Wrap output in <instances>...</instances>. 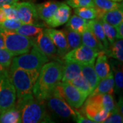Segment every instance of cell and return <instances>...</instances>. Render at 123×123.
<instances>
[{
	"mask_svg": "<svg viewBox=\"0 0 123 123\" xmlns=\"http://www.w3.org/2000/svg\"><path fill=\"white\" fill-rule=\"evenodd\" d=\"M110 66L112 69L114 79V91L116 94L122 93L123 88V71L122 62L111 60Z\"/></svg>",
	"mask_w": 123,
	"mask_h": 123,
	"instance_id": "d6986e66",
	"label": "cell"
},
{
	"mask_svg": "<svg viewBox=\"0 0 123 123\" xmlns=\"http://www.w3.org/2000/svg\"><path fill=\"white\" fill-rule=\"evenodd\" d=\"M82 105V109L79 110L81 113L94 123H103L111 114V112L103 109L88 97Z\"/></svg>",
	"mask_w": 123,
	"mask_h": 123,
	"instance_id": "30bf717a",
	"label": "cell"
},
{
	"mask_svg": "<svg viewBox=\"0 0 123 123\" xmlns=\"http://www.w3.org/2000/svg\"><path fill=\"white\" fill-rule=\"evenodd\" d=\"M96 64L94 65V70L99 79L105 77L111 72V66L108 60V56L104 51H101L98 53Z\"/></svg>",
	"mask_w": 123,
	"mask_h": 123,
	"instance_id": "2e32d148",
	"label": "cell"
},
{
	"mask_svg": "<svg viewBox=\"0 0 123 123\" xmlns=\"http://www.w3.org/2000/svg\"><path fill=\"white\" fill-rule=\"evenodd\" d=\"M0 7H1L3 10L4 11L7 18H18V19L17 9L13 4H6L0 6Z\"/></svg>",
	"mask_w": 123,
	"mask_h": 123,
	"instance_id": "8d00e7d4",
	"label": "cell"
},
{
	"mask_svg": "<svg viewBox=\"0 0 123 123\" xmlns=\"http://www.w3.org/2000/svg\"><path fill=\"white\" fill-rule=\"evenodd\" d=\"M15 106L23 123H52L44 101L38 100L33 94L17 99Z\"/></svg>",
	"mask_w": 123,
	"mask_h": 123,
	"instance_id": "7a4b0ae2",
	"label": "cell"
},
{
	"mask_svg": "<svg viewBox=\"0 0 123 123\" xmlns=\"http://www.w3.org/2000/svg\"><path fill=\"white\" fill-rule=\"evenodd\" d=\"M81 74V65L77 62L64 61L63 64V73L61 81L69 82Z\"/></svg>",
	"mask_w": 123,
	"mask_h": 123,
	"instance_id": "ffe728a7",
	"label": "cell"
},
{
	"mask_svg": "<svg viewBox=\"0 0 123 123\" xmlns=\"http://www.w3.org/2000/svg\"><path fill=\"white\" fill-rule=\"evenodd\" d=\"M100 21H101V25L104 31L105 36L109 44L110 45L113 44L115 40H116V31L115 27L110 25V23H107L103 19H100Z\"/></svg>",
	"mask_w": 123,
	"mask_h": 123,
	"instance_id": "d6a6232c",
	"label": "cell"
},
{
	"mask_svg": "<svg viewBox=\"0 0 123 123\" xmlns=\"http://www.w3.org/2000/svg\"><path fill=\"white\" fill-rule=\"evenodd\" d=\"M114 92V79L113 72L111 70L110 73L105 77L100 79L96 88L89 94L93 96L98 94H113Z\"/></svg>",
	"mask_w": 123,
	"mask_h": 123,
	"instance_id": "9a60e30c",
	"label": "cell"
},
{
	"mask_svg": "<svg viewBox=\"0 0 123 123\" xmlns=\"http://www.w3.org/2000/svg\"><path fill=\"white\" fill-rule=\"evenodd\" d=\"M0 48H5L4 43V40L2 39V37L1 35H0Z\"/></svg>",
	"mask_w": 123,
	"mask_h": 123,
	"instance_id": "7bdbcfd3",
	"label": "cell"
},
{
	"mask_svg": "<svg viewBox=\"0 0 123 123\" xmlns=\"http://www.w3.org/2000/svg\"><path fill=\"white\" fill-rule=\"evenodd\" d=\"M115 28L116 31V39H123V21Z\"/></svg>",
	"mask_w": 123,
	"mask_h": 123,
	"instance_id": "ab89813d",
	"label": "cell"
},
{
	"mask_svg": "<svg viewBox=\"0 0 123 123\" xmlns=\"http://www.w3.org/2000/svg\"><path fill=\"white\" fill-rule=\"evenodd\" d=\"M17 94L8 73L0 77V114L15 105Z\"/></svg>",
	"mask_w": 123,
	"mask_h": 123,
	"instance_id": "ba28073f",
	"label": "cell"
},
{
	"mask_svg": "<svg viewBox=\"0 0 123 123\" xmlns=\"http://www.w3.org/2000/svg\"><path fill=\"white\" fill-rule=\"evenodd\" d=\"M42 25L38 24H22L19 27L16 29L14 31L20 34L28 37H36L42 31L44 30Z\"/></svg>",
	"mask_w": 123,
	"mask_h": 123,
	"instance_id": "484cf974",
	"label": "cell"
},
{
	"mask_svg": "<svg viewBox=\"0 0 123 123\" xmlns=\"http://www.w3.org/2000/svg\"><path fill=\"white\" fill-rule=\"evenodd\" d=\"M14 57L13 54L6 48H0V64L6 70H9Z\"/></svg>",
	"mask_w": 123,
	"mask_h": 123,
	"instance_id": "836d02e7",
	"label": "cell"
},
{
	"mask_svg": "<svg viewBox=\"0 0 123 123\" xmlns=\"http://www.w3.org/2000/svg\"><path fill=\"white\" fill-rule=\"evenodd\" d=\"M69 83L88 96H89V94L92 92V90L90 85L81 74L72 79L69 81Z\"/></svg>",
	"mask_w": 123,
	"mask_h": 123,
	"instance_id": "4dcf8cb0",
	"label": "cell"
},
{
	"mask_svg": "<svg viewBox=\"0 0 123 123\" xmlns=\"http://www.w3.org/2000/svg\"><path fill=\"white\" fill-rule=\"evenodd\" d=\"M71 15V8L66 3H60L57 10L51 17L45 21L50 27H57L66 24Z\"/></svg>",
	"mask_w": 123,
	"mask_h": 123,
	"instance_id": "7c38bea8",
	"label": "cell"
},
{
	"mask_svg": "<svg viewBox=\"0 0 123 123\" xmlns=\"http://www.w3.org/2000/svg\"><path fill=\"white\" fill-rule=\"evenodd\" d=\"M21 123V116L15 105L0 114V123Z\"/></svg>",
	"mask_w": 123,
	"mask_h": 123,
	"instance_id": "83f0119b",
	"label": "cell"
},
{
	"mask_svg": "<svg viewBox=\"0 0 123 123\" xmlns=\"http://www.w3.org/2000/svg\"><path fill=\"white\" fill-rule=\"evenodd\" d=\"M88 28L92 31V33L96 36V38L100 41V43L103 46L104 51H105L109 48L110 44L105 36L100 19L94 18L88 20Z\"/></svg>",
	"mask_w": 123,
	"mask_h": 123,
	"instance_id": "44dd1931",
	"label": "cell"
},
{
	"mask_svg": "<svg viewBox=\"0 0 123 123\" xmlns=\"http://www.w3.org/2000/svg\"><path fill=\"white\" fill-rule=\"evenodd\" d=\"M123 122V114L119 112L118 107L111 113L110 116L106 118L103 123H122Z\"/></svg>",
	"mask_w": 123,
	"mask_h": 123,
	"instance_id": "74e56055",
	"label": "cell"
},
{
	"mask_svg": "<svg viewBox=\"0 0 123 123\" xmlns=\"http://www.w3.org/2000/svg\"><path fill=\"white\" fill-rule=\"evenodd\" d=\"M55 91L66 103L74 109H79L88 97L69 82H60Z\"/></svg>",
	"mask_w": 123,
	"mask_h": 123,
	"instance_id": "8992f818",
	"label": "cell"
},
{
	"mask_svg": "<svg viewBox=\"0 0 123 123\" xmlns=\"http://www.w3.org/2000/svg\"><path fill=\"white\" fill-rule=\"evenodd\" d=\"M34 43L38 48L47 57H55L57 54V48L49 36L43 30L34 38Z\"/></svg>",
	"mask_w": 123,
	"mask_h": 123,
	"instance_id": "4fadbf2b",
	"label": "cell"
},
{
	"mask_svg": "<svg viewBox=\"0 0 123 123\" xmlns=\"http://www.w3.org/2000/svg\"><path fill=\"white\" fill-rule=\"evenodd\" d=\"M60 2L55 1H48L36 5L38 17L43 21H47L51 17L57 10Z\"/></svg>",
	"mask_w": 123,
	"mask_h": 123,
	"instance_id": "e0dca14e",
	"label": "cell"
},
{
	"mask_svg": "<svg viewBox=\"0 0 123 123\" xmlns=\"http://www.w3.org/2000/svg\"><path fill=\"white\" fill-rule=\"evenodd\" d=\"M101 19L104 20L105 21L116 27L123 21V8L113 9L107 11L103 15Z\"/></svg>",
	"mask_w": 123,
	"mask_h": 123,
	"instance_id": "4316f807",
	"label": "cell"
},
{
	"mask_svg": "<svg viewBox=\"0 0 123 123\" xmlns=\"http://www.w3.org/2000/svg\"><path fill=\"white\" fill-rule=\"evenodd\" d=\"M0 35L4 40L5 48L14 56L29 52L34 43L33 38L21 35L14 31L6 30L1 27H0Z\"/></svg>",
	"mask_w": 123,
	"mask_h": 123,
	"instance_id": "277c9868",
	"label": "cell"
},
{
	"mask_svg": "<svg viewBox=\"0 0 123 123\" xmlns=\"http://www.w3.org/2000/svg\"><path fill=\"white\" fill-rule=\"evenodd\" d=\"M74 13L86 20L97 18V11L94 7L86 6L74 8Z\"/></svg>",
	"mask_w": 123,
	"mask_h": 123,
	"instance_id": "1f68e13d",
	"label": "cell"
},
{
	"mask_svg": "<svg viewBox=\"0 0 123 123\" xmlns=\"http://www.w3.org/2000/svg\"><path fill=\"white\" fill-rule=\"evenodd\" d=\"M98 52L86 45L81 44L79 47L69 51L62 59L66 62H73L81 65L94 64Z\"/></svg>",
	"mask_w": 123,
	"mask_h": 123,
	"instance_id": "9c48e42d",
	"label": "cell"
},
{
	"mask_svg": "<svg viewBox=\"0 0 123 123\" xmlns=\"http://www.w3.org/2000/svg\"><path fill=\"white\" fill-rule=\"evenodd\" d=\"M44 102L48 107L49 110L54 114L62 118H69L75 117L76 110H74L62 98L54 89Z\"/></svg>",
	"mask_w": 123,
	"mask_h": 123,
	"instance_id": "52a82bcc",
	"label": "cell"
},
{
	"mask_svg": "<svg viewBox=\"0 0 123 123\" xmlns=\"http://www.w3.org/2000/svg\"><path fill=\"white\" fill-rule=\"evenodd\" d=\"M105 53L108 57L123 62V40L117 39L113 44H110L106 50Z\"/></svg>",
	"mask_w": 123,
	"mask_h": 123,
	"instance_id": "f1b7e54d",
	"label": "cell"
},
{
	"mask_svg": "<svg viewBox=\"0 0 123 123\" xmlns=\"http://www.w3.org/2000/svg\"><path fill=\"white\" fill-rule=\"evenodd\" d=\"M45 32L52 40L57 48V53L60 57H63L68 53V44L66 36L63 30H58L53 28H44Z\"/></svg>",
	"mask_w": 123,
	"mask_h": 123,
	"instance_id": "5bb4252c",
	"label": "cell"
},
{
	"mask_svg": "<svg viewBox=\"0 0 123 123\" xmlns=\"http://www.w3.org/2000/svg\"><path fill=\"white\" fill-rule=\"evenodd\" d=\"M65 27L81 34L88 28V20L74 14L72 17H70L68 21L66 22Z\"/></svg>",
	"mask_w": 123,
	"mask_h": 123,
	"instance_id": "603a6c76",
	"label": "cell"
},
{
	"mask_svg": "<svg viewBox=\"0 0 123 123\" xmlns=\"http://www.w3.org/2000/svg\"><path fill=\"white\" fill-rule=\"evenodd\" d=\"M88 97L95 103H97V105L101 107L103 109L107 110L111 113L117 108V104H116L112 94H98L93 96H89Z\"/></svg>",
	"mask_w": 123,
	"mask_h": 123,
	"instance_id": "ac0fdd59",
	"label": "cell"
},
{
	"mask_svg": "<svg viewBox=\"0 0 123 123\" xmlns=\"http://www.w3.org/2000/svg\"><path fill=\"white\" fill-rule=\"evenodd\" d=\"M75 122L78 123H95L87 117H86L82 113L79 111V110H76V114L75 117L73 118Z\"/></svg>",
	"mask_w": 123,
	"mask_h": 123,
	"instance_id": "f35d334b",
	"label": "cell"
},
{
	"mask_svg": "<svg viewBox=\"0 0 123 123\" xmlns=\"http://www.w3.org/2000/svg\"><path fill=\"white\" fill-rule=\"evenodd\" d=\"M49 61V58L34 43L29 52L13 57L10 68H20L40 71L43 66Z\"/></svg>",
	"mask_w": 123,
	"mask_h": 123,
	"instance_id": "5b68a950",
	"label": "cell"
},
{
	"mask_svg": "<svg viewBox=\"0 0 123 123\" xmlns=\"http://www.w3.org/2000/svg\"><path fill=\"white\" fill-rule=\"evenodd\" d=\"M81 75L88 81L92 92V90L96 88L97 84H98L100 81L94 70V64L81 65Z\"/></svg>",
	"mask_w": 123,
	"mask_h": 123,
	"instance_id": "d4e9b609",
	"label": "cell"
},
{
	"mask_svg": "<svg viewBox=\"0 0 123 123\" xmlns=\"http://www.w3.org/2000/svg\"><path fill=\"white\" fill-rule=\"evenodd\" d=\"M66 4L73 8L86 6L94 7V6L93 0H66Z\"/></svg>",
	"mask_w": 123,
	"mask_h": 123,
	"instance_id": "d590c367",
	"label": "cell"
},
{
	"mask_svg": "<svg viewBox=\"0 0 123 123\" xmlns=\"http://www.w3.org/2000/svg\"><path fill=\"white\" fill-rule=\"evenodd\" d=\"M39 75V71L20 68H10L8 75L17 94V99L33 94V88Z\"/></svg>",
	"mask_w": 123,
	"mask_h": 123,
	"instance_id": "3957f363",
	"label": "cell"
},
{
	"mask_svg": "<svg viewBox=\"0 0 123 123\" xmlns=\"http://www.w3.org/2000/svg\"><path fill=\"white\" fill-rule=\"evenodd\" d=\"M23 23L18 18H6L4 21L0 23V27L8 30H15Z\"/></svg>",
	"mask_w": 123,
	"mask_h": 123,
	"instance_id": "e575fe53",
	"label": "cell"
},
{
	"mask_svg": "<svg viewBox=\"0 0 123 123\" xmlns=\"http://www.w3.org/2000/svg\"><path fill=\"white\" fill-rule=\"evenodd\" d=\"M111 1H116V2H122V1H123V0H111Z\"/></svg>",
	"mask_w": 123,
	"mask_h": 123,
	"instance_id": "ee69618b",
	"label": "cell"
},
{
	"mask_svg": "<svg viewBox=\"0 0 123 123\" xmlns=\"http://www.w3.org/2000/svg\"><path fill=\"white\" fill-rule=\"evenodd\" d=\"M17 9L18 19L23 24H38V17L36 5L30 1L16 2L13 4Z\"/></svg>",
	"mask_w": 123,
	"mask_h": 123,
	"instance_id": "8fae6325",
	"label": "cell"
},
{
	"mask_svg": "<svg viewBox=\"0 0 123 123\" xmlns=\"http://www.w3.org/2000/svg\"><path fill=\"white\" fill-rule=\"evenodd\" d=\"M94 7L97 11V18L101 19L107 11L119 8H123V4L111 0H93Z\"/></svg>",
	"mask_w": 123,
	"mask_h": 123,
	"instance_id": "7402d4cb",
	"label": "cell"
},
{
	"mask_svg": "<svg viewBox=\"0 0 123 123\" xmlns=\"http://www.w3.org/2000/svg\"><path fill=\"white\" fill-rule=\"evenodd\" d=\"M19 0H0V6L6 4H13Z\"/></svg>",
	"mask_w": 123,
	"mask_h": 123,
	"instance_id": "60d3db41",
	"label": "cell"
},
{
	"mask_svg": "<svg viewBox=\"0 0 123 123\" xmlns=\"http://www.w3.org/2000/svg\"><path fill=\"white\" fill-rule=\"evenodd\" d=\"M63 64L60 62H47L39 71V75L33 88L34 96L44 101L61 81Z\"/></svg>",
	"mask_w": 123,
	"mask_h": 123,
	"instance_id": "6da1fadb",
	"label": "cell"
},
{
	"mask_svg": "<svg viewBox=\"0 0 123 123\" xmlns=\"http://www.w3.org/2000/svg\"><path fill=\"white\" fill-rule=\"evenodd\" d=\"M81 35V43H83V44L88 46L98 52L101 51H104L103 46L89 28L84 31Z\"/></svg>",
	"mask_w": 123,
	"mask_h": 123,
	"instance_id": "cb8c5ba5",
	"label": "cell"
},
{
	"mask_svg": "<svg viewBox=\"0 0 123 123\" xmlns=\"http://www.w3.org/2000/svg\"><path fill=\"white\" fill-rule=\"evenodd\" d=\"M63 31L66 36L67 44H68V52L74 49L79 47L81 43V35L74 31L70 30L64 28Z\"/></svg>",
	"mask_w": 123,
	"mask_h": 123,
	"instance_id": "f546056e",
	"label": "cell"
},
{
	"mask_svg": "<svg viewBox=\"0 0 123 123\" xmlns=\"http://www.w3.org/2000/svg\"><path fill=\"white\" fill-rule=\"evenodd\" d=\"M7 73H8V70H6L5 68H4L0 64V77H2L3 75H4L5 74H6Z\"/></svg>",
	"mask_w": 123,
	"mask_h": 123,
	"instance_id": "b9f144b4",
	"label": "cell"
}]
</instances>
